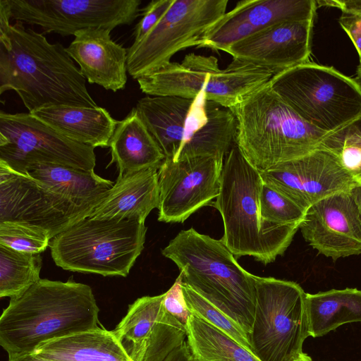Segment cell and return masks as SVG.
<instances>
[{
  "instance_id": "30bf717a",
  "label": "cell",
  "mask_w": 361,
  "mask_h": 361,
  "mask_svg": "<svg viewBox=\"0 0 361 361\" xmlns=\"http://www.w3.org/2000/svg\"><path fill=\"white\" fill-rule=\"evenodd\" d=\"M256 305L248 336L260 361H296L310 336L306 293L297 283L255 276Z\"/></svg>"
},
{
  "instance_id": "7c38bea8",
  "label": "cell",
  "mask_w": 361,
  "mask_h": 361,
  "mask_svg": "<svg viewBox=\"0 0 361 361\" xmlns=\"http://www.w3.org/2000/svg\"><path fill=\"white\" fill-rule=\"evenodd\" d=\"M94 148L73 141L30 113L0 112V161L25 173L36 163L94 171Z\"/></svg>"
},
{
  "instance_id": "277c9868",
  "label": "cell",
  "mask_w": 361,
  "mask_h": 361,
  "mask_svg": "<svg viewBox=\"0 0 361 361\" xmlns=\"http://www.w3.org/2000/svg\"><path fill=\"white\" fill-rule=\"evenodd\" d=\"M262 185L260 172L235 144L224 157L220 192L212 205L223 219L221 240L234 257L248 255L267 264L284 254L300 224L280 225L262 220Z\"/></svg>"
},
{
  "instance_id": "4316f807",
  "label": "cell",
  "mask_w": 361,
  "mask_h": 361,
  "mask_svg": "<svg viewBox=\"0 0 361 361\" xmlns=\"http://www.w3.org/2000/svg\"><path fill=\"white\" fill-rule=\"evenodd\" d=\"M310 336H323L341 325L361 322V290L355 288L306 293Z\"/></svg>"
},
{
  "instance_id": "52a82bcc",
  "label": "cell",
  "mask_w": 361,
  "mask_h": 361,
  "mask_svg": "<svg viewBox=\"0 0 361 361\" xmlns=\"http://www.w3.org/2000/svg\"><path fill=\"white\" fill-rule=\"evenodd\" d=\"M146 232L137 220L86 217L52 238L51 255L67 271L125 277L144 249Z\"/></svg>"
},
{
  "instance_id": "b9f144b4",
  "label": "cell",
  "mask_w": 361,
  "mask_h": 361,
  "mask_svg": "<svg viewBox=\"0 0 361 361\" xmlns=\"http://www.w3.org/2000/svg\"><path fill=\"white\" fill-rule=\"evenodd\" d=\"M357 80L361 85V63H359L357 68Z\"/></svg>"
},
{
  "instance_id": "83f0119b",
  "label": "cell",
  "mask_w": 361,
  "mask_h": 361,
  "mask_svg": "<svg viewBox=\"0 0 361 361\" xmlns=\"http://www.w3.org/2000/svg\"><path fill=\"white\" fill-rule=\"evenodd\" d=\"M186 330L187 343L195 361H260L226 334L192 313Z\"/></svg>"
},
{
  "instance_id": "603a6c76",
  "label": "cell",
  "mask_w": 361,
  "mask_h": 361,
  "mask_svg": "<svg viewBox=\"0 0 361 361\" xmlns=\"http://www.w3.org/2000/svg\"><path fill=\"white\" fill-rule=\"evenodd\" d=\"M30 114L69 139L93 148L109 147L118 122L100 106H56Z\"/></svg>"
},
{
  "instance_id": "ac0fdd59",
  "label": "cell",
  "mask_w": 361,
  "mask_h": 361,
  "mask_svg": "<svg viewBox=\"0 0 361 361\" xmlns=\"http://www.w3.org/2000/svg\"><path fill=\"white\" fill-rule=\"evenodd\" d=\"M300 229L305 240L326 257L336 260L361 254V216L350 192L312 204Z\"/></svg>"
},
{
  "instance_id": "484cf974",
  "label": "cell",
  "mask_w": 361,
  "mask_h": 361,
  "mask_svg": "<svg viewBox=\"0 0 361 361\" xmlns=\"http://www.w3.org/2000/svg\"><path fill=\"white\" fill-rule=\"evenodd\" d=\"M24 173L57 193L82 204L99 203L114 184L94 171L56 164H32L26 168Z\"/></svg>"
},
{
  "instance_id": "ba28073f",
  "label": "cell",
  "mask_w": 361,
  "mask_h": 361,
  "mask_svg": "<svg viewBox=\"0 0 361 361\" xmlns=\"http://www.w3.org/2000/svg\"><path fill=\"white\" fill-rule=\"evenodd\" d=\"M273 76L269 70L235 59L221 69L214 56L190 53L180 63L171 62L137 81L141 91L149 96L195 99L202 95L231 109Z\"/></svg>"
},
{
  "instance_id": "836d02e7",
  "label": "cell",
  "mask_w": 361,
  "mask_h": 361,
  "mask_svg": "<svg viewBox=\"0 0 361 361\" xmlns=\"http://www.w3.org/2000/svg\"><path fill=\"white\" fill-rule=\"evenodd\" d=\"M163 306L165 310L176 318L185 327L192 314L189 310L183 290V279L180 274L172 286L164 293Z\"/></svg>"
},
{
  "instance_id": "7402d4cb",
  "label": "cell",
  "mask_w": 361,
  "mask_h": 361,
  "mask_svg": "<svg viewBox=\"0 0 361 361\" xmlns=\"http://www.w3.org/2000/svg\"><path fill=\"white\" fill-rule=\"evenodd\" d=\"M158 169L151 168L118 176L88 217L133 219L145 223L152 210L159 207Z\"/></svg>"
},
{
  "instance_id": "1f68e13d",
  "label": "cell",
  "mask_w": 361,
  "mask_h": 361,
  "mask_svg": "<svg viewBox=\"0 0 361 361\" xmlns=\"http://www.w3.org/2000/svg\"><path fill=\"white\" fill-rule=\"evenodd\" d=\"M263 221L280 224H301L307 210L277 190L263 183L259 195Z\"/></svg>"
},
{
  "instance_id": "d590c367",
  "label": "cell",
  "mask_w": 361,
  "mask_h": 361,
  "mask_svg": "<svg viewBox=\"0 0 361 361\" xmlns=\"http://www.w3.org/2000/svg\"><path fill=\"white\" fill-rule=\"evenodd\" d=\"M338 23L354 44L361 63V9L343 11Z\"/></svg>"
},
{
  "instance_id": "4fadbf2b",
  "label": "cell",
  "mask_w": 361,
  "mask_h": 361,
  "mask_svg": "<svg viewBox=\"0 0 361 361\" xmlns=\"http://www.w3.org/2000/svg\"><path fill=\"white\" fill-rule=\"evenodd\" d=\"M140 0H0L11 20L38 25L47 33L70 36L89 28L130 25Z\"/></svg>"
},
{
  "instance_id": "d6986e66",
  "label": "cell",
  "mask_w": 361,
  "mask_h": 361,
  "mask_svg": "<svg viewBox=\"0 0 361 361\" xmlns=\"http://www.w3.org/2000/svg\"><path fill=\"white\" fill-rule=\"evenodd\" d=\"M315 0H244L226 12L197 47L224 51L233 44L274 25L314 18Z\"/></svg>"
},
{
  "instance_id": "4dcf8cb0",
  "label": "cell",
  "mask_w": 361,
  "mask_h": 361,
  "mask_svg": "<svg viewBox=\"0 0 361 361\" xmlns=\"http://www.w3.org/2000/svg\"><path fill=\"white\" fill-rule=\"evenodd\" d=\"M51 237L37 226L13 221H0V245L18 252L40 254L46 250Z\"/></svg>"
},
{
  "instance_id": "f1b7e54d",
  "label": "cell",
  "mask_w": 361,
  "mask_h": 361,
  "mask_svg": "<svg viewBox=\"0 0 361 361\" xmlns=\"http://www.w3.org/2000/svg\"><path fill=\"white\" fill-rule=\"evenodd\" d=\"M40 254L18 252L0 245V297L25 293L40 280Z\"/></svg>"
},
{
  "instance_id": "6da1fadb",
  "label": "cell",
  "mask_w": 361,
  "mask_h": 361,
  "mask_svg": "<svg viewBox=\"0 0 361 361\" xmlns=\"http://www.w3.org/2000/svg\"><path fill=\"white\" fill-rule=\"evenodd\" d=\"M10 23L0 4L1 94L14 90L29 113L56 106H98L66 48L21 22Z\"/></svg>"
},
{
  "instance_id": "ab89813d",
  "label": "cell",
  "mask_w": 361,
  "mask_h": 361,
  "mask_svg": "<svg viewBox=\"0 0 361 361\" xmlns=\"http://www.w3.org/2000/svg\"><path fill=\"white\" fill-rule=\"evenodd\" d=\"M350 192L361 216V185H358L354 187Z\"/></svg>"
},
{
  "instance_id": "8fae6325",
  "label": "cell",
  "mask_w": 361,
  "mask_h": 361,
  "mask_svg": "<svg viewBox=\"0 0 361 361\" xmlns=\"http://www.w3.org/2000/svg\"><path fill=\"white\" fill-rule=\"evenodd\" d=\"M228 4V0H173L158 23L127 49L128 73L137 80L171 63L179 51L197 47L226 13Z\"/></svg>"
},
{
  "instance_id": "7a4b0ae2",
  "label": "cell",
  "mask_w": 361,
  "mask_h": 361,
  "mask_svg": "<svg viewBox=\"0 0 361 361\" xmlns=\"http://www.w3.org/2000/svg\"><path fill=\"white\" fill-rule=\"evenodd\" d=\"M99 312L88 285L40 279L3 310L0 345L8 357L32 353L49 341L98 328Z\"/></svg>"
},
{
  "instance_id": "e575fe53",
  "label": "cell",
  "mask_w": 361,
  "mask_h": 361,
  "mask_svg": "<svg viewBox=\"0 0 361 361\" xmlns=\"http://www.w3.org/2000/svg\"><path fill=\"white\" fill-rule=\"evenodd\" d=\"M173 0H152L143 9L142 18L135 27L134 42L140 41L161 19Z\"/></svg>"
},
{
  "instance_id": "d4e9b609",
  "label": "cell",
  "mask_w": 361,
  "mask_h": 361,
  "mask_svg": "<svg viewBox=\"0 0 361 361\" xmlns=\"http://www.w3.org/2000/svg\"><path fill=\"white\" fill-rule=\"evenodd\" d=\"M34 353L51 361H132L114 331L99 327L49 341Z\"/></svg>"
},
{
  "instance_id": "5b68a950",
  "label": "cell",
  "mask_w": 361,
  "mask_h": 361,
  "mask_svg": "<svg viewBox=\"0 0 361 361\" xmlns=\"http://www.w3.org/2000/svg\"><path fill=\"white\" fill-rule=\"evenodd\" d=\"M135 108L165 159H224L235 144L233 114L204 96L185 99L147 95L137 101Z\"/></svg>"
},
{
  "instance_id": "f35d334b",
  "label": "cell",
  "mask_w": 361,
  "mask_h": 361,
  "mask_svg": "<svg viewBox=\"0 0 361 361\" xmlns=\"http://www.w3.org/2000/svg\"><path fill=\"white\" fill-rule=\"evenodd\" d=\"M8 361H51L37 355L35 353H24L9 356Z\"/></svg>"
},
{
  "instance_id": "8d00e7d4",
  "label": "cell",
  "mask_w": 361,
  "mask_h": 361,
  "mask_svg": "<svg viewBox=\"0 0 361 361\" xmlns=\"http://www.w3.org/2000/svg\"><path fill=\"white\" fill-rule=\"evenodd\" d=\"M331 138L361 145V116L341 129L330 133Z\"/></svg>"
},
{
  "instance_id": "3957f363",
  "label": "cell",
  "mask_w": 361,
  "mask_h": 361,
  "mask_svg": "<svg viewBox=\"0 0 361 361\" xmlns=\"http://www.w3.org/2000/svg\"><path fill=\"white\" fill-rule=\"evenodd\" d=\"M161 254L176 264L184 283L249 336L256 305L255 275L238 263L221 239H214L191 228L180 231Z\"/></svg>"
},
{
  "instance_id": "f546056e",
  "label": "cell",
  "mask_w": 361,
  "mask_h": 361,
  "mask_svg": "<svg viewBox=\"0 0 361 361\" xmlns=\"http://www.w3.org/2000/svg\"><path fill=\"white\" fill-rule=\"evenodd\" d=\"M183 290L190 312L231 337L252 352L246 332L214 305L183 282Z\"/></svg>"
},
{
  "instance_id": "d6a6232c",
  "label": "cell",
  "mask_w": 361,
  "mask_h": 361,
  "mask_svg": "<svg viewBox=\"0 0 361 361\" xmlns=\"http://www.w3.org/2000/svg\"><path fill=\"white\" fill-rule=\"evenodd\" d=\"M319 147L335 154L344 169L361 185L360 144L335 140L326 135Z\"/></svg>"
},
{
  "instance_id": "74e56055",
  "label": "cell",
  "mask_w": 361,
  "mask_h": 361,
  "mask_svg": "<svg viewBox=\"0 0 361 361\" xmlns=\"http://www.w3.org/2000/svg\"><path fill=\"white\" fill-rule=\"evenodd\" d=\"M164 361H195L187 341L173 352Z\"/></svg>"
},
{
  "instance_id": "2e32d148",
  "label": "cell",
  "mask_w": 361,
  "mask_h": 361,
  "mask_svg": "<svg viewBox=\"0 0 361 361\" xmlns=\"http://www.w3.org/2000/svg\"><path fill=\"white\" fill-rule=\"evenodd\" d=\"M260 175L264 184L306 210L328 196L350 192L359 185L336 155L321 147L301 157L276 164Z\"/></svg>"
},
{
  "instance_id": "9c48e42d",
  "label": "cell",
  "mask_w": 361,
  "mask_h": 361,
  "mask_svg": "<svg viewBox=\"0 0 361 361\" xmlns=\"http://www.w3.org/2000/svg\"><path fill=\"white\" fill-rule=\"evenodd\" d=\"M276 92L314 127L332 133L361 116V85L332 66L307 62L274 75Z\"/></svg>"
},
{
  "instance_id": "ffe728a7",
  "label": "cell",
  "mask_w": 361,
  "mask_h": 361,
  "mask_svg": "<svg viewBox=\"0 0 361 361\" xmlns=\"http://www.w3.org/2000/svg\"><path fill=\"white\" fill-rule=\"evenodd\" d=\"M314 19L278 23L238 41L224 51L274 75L309 62Z\"/></svg>"
},
{
  "instance_id": "44dd1931",
  "label": "cell",
  "mask_w": 361,
  "mask_h": 361,
  "mask_svg": "<svg viewBox=\"0 0 361 361\" xmlns=\"http://www.w3.org/2000/svg\"><path fill=\"white\" fill-rule=\"evenodd\" d=\"M111 32L101 27L78 31L66 51L88 82L117 92L127 82L128 51L111 38Z\"/></svg>"
},
{
  "instance_id": "60d3db41",
  "label": "cell",
  "mask_w": 361,
  "mask_h": 361,
  "mask_svg": "<svg viewBox=\"0 0 361 361\" xmlns=\"http://www.w3.org/2000/svg\"><path fill=\"white\" fill-rule=\"evenodd\" d=\"M296 361H314L307 353H303Z\"/></svg>"
},
{
  "instance_id": "cb8c5ba5",
  "label": "cell",
  "mask_w": 361,
  "mask_h": 361,
  "mask_svg": "<svg viewBox=\"0 0 361 361\" xmlns=\"http://www.w3.org/2000/svg\"><path fill=\"white\" fill-rule=\"evenodd\" d=\"M111 159L118 176L151 168L159 169L165 156L135 106L121 121L109 142Z\"/></svg>"
},
{
  "instance_id": "e0dca14e",
  "label": "cell",
  "mask_w": 361,
  "mask_h": 361,
  "mask_svg": "<svg viewBox=\"0 0 361 361\" xmlns=\"http://www.w3.org/2000/svg\"><path fill=\"white\" fill-rule=\"evenodd\" d=\"M164 297L137 298L114 330L132 361H164L185 342L186 327L165 310Z\"/></svg>"
},
{
  "instance_id": "9a60e30c",
  "label": "cell",
  "mask_w": 361,
  "mask_h": 361,
  "mask_svg": "<svg viewBox=\"0 0 361 361\" xmlns=\"http://www.w3.org/2000/svg\"><path fill=\"white\" fill-rule=\"evenodd\" d=\"M223 164L224 159L214 156L165 159L158 169V221L183 223L211 204L220 192Z\"/></svg>"
},
{
  "instance_id": "5bb4252c",
  "label": "cell",
  "mask_w": 361,
  "mask_h": 361,
  "mask_svg": "<svg viewBox=\"0 0 361 361\" xmlns=\"http://www.w3.org/2000/svg\"><path fill=\"white\" fill-rule=\"evenodd\" d=\"M98 204L73 201L0 161V221L37 226L52 239L88 217Z\"/></svg>"
},
{
  "instance_id": "8992f818",
  "label": "cell",
  "mask_w": 361,
  "mask_h": 361,
  "mask_svg": "<svg viewBox=\"0 0 361 361\" xmlns=\"http://www.w3.org/2000/svg\"><path fill=\"white\" fill-rule=\"evenodd\" d=\"M229 109L235 118V145L259 172L313 152L329 134L300 117L269 81Z\"/></svg>"
}]
</instances>
